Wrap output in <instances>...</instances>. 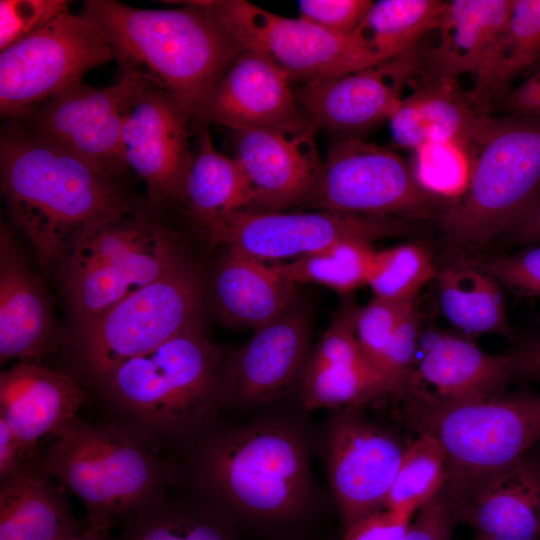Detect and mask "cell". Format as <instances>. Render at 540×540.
<instances>
[{
    "label": "cell",
    "instance_id": "cell-48",
    "mask_svg": "<svg viewBox=\"0 0 540 540\" xmlns=\"http://www.w3.org/2000/svg\"><path fill=\"white\" fill-rule=\"evenodd\" d=\"M501 358L513 378L540 383V338L517 346Z\"/></svg>",
    "mask_w": 540,
    "mask_h": 540
},
{
    "label": "cell",
    "instance_id": "cell-11",
    "mask_svg": "<svg viewBox=\"0 0 540 540\" xmlns=\"http://www.w3.org/2000/svg\"><path fill=\"white\" fill-rule=\"evenodd\" d=\"M438 197L422 187L399 154L348 135L328 151L307 206L415 221L440 214Z\"/></svg>",
    "mask_w": 540,
    "mask_h": 540
},
{
    "label": "cell",
    "instance_id": "cell-34",
    "mask_svg": "<svg viewBox=\"0 0 540 540\" xmlns=\"http://www.w3.org/2000/svg\"><path fill=\"white\" fill-rule=\"evenodd\" d=\"M300 383L301 401L307 409H355L392 395L387 380L370 361L353 365L307 364Z\"/></svg>",
    "mask_w": 540,
    "mask_h": 540
},
{
    "label": "cell",
    "instance_id": "cell-20",
    "mask_svg": "<svg viewBox=\"0 0 540 540\" xmlns=\"http://www.w3.org/2000/svg\"><path fill=\"white\" fill-rule=\"evenodd\" d=\"M254 331L227 364L228 402L242 406L270 402L301 382L311 355L309 317L294 304Z\"/></svg>",
    "mask_w": 540,
    "mask_h": 540
},
{
    "label": "cell",
    "instance_id": "cell-43",
    "mask_svg": "<svg viewBox=\"0 0 540 540\" xmlns=\"http://www.w3.org/2000/svg\"><path fill=\"white\" fill-rule=\"evenodd\" d=\"M419 318L413 308L403 319L388 346L376 363L391 393L404 397L419 346Z\"/></svg>",
    "mask_w": 540,
    "mask_h": 540
},
{
    "label": "cell",
    "instance_id": "cell-38",
    "mask_svg": "<svg viewBox=\"0 0 540 540\" xmlns=\"http://www.w3.org/2000/svg\"><path fill=\"white\" fill-rule=\"evenodd\" d=\"M416 152L414 173L423 188L444 197L465 192L470 173L465 170L455 144L429 143Z\"/></svg>",
    "mask_w": 540,
    "mask_h": 540
},
{
    "label": "cell",
    "instance_id": "cell-7",
    "mask_svg": "<svg viewBox=\"0 0 540 540\" xmlns=\"http://www.w3.org/2000/svg\"><path fill=\"white\" fill-rule=\"evenodd\" d=\"M461 200L440 217L448 240L484 244L507 234L540 200V119L487 116Z\"/></svg>",
    "mask_w": 540,
    "mask_h": 540
},
{
    "label": "cell",
    "instance_id": "cell-15",
    "mask_svg": "<svg viewBox=\"0 0 540 540\" xmlns=\"http://www.w3.org/2000/svg\"><path fill=\"white\" fill-rule=\"evenodd\" d=\"M405 447L355 409H343L333 418L326 435V459L344 531L384 509Z\"/></svg>",
    "mask_w": 540,
    "mask_h": 540
},
{
    "label": "cell",
    "instance_id": "cell-2",
    "mask_svg": "<svg viewBox=\"0 0 540 540\" xmlns=\"http://www.w3.org/2000/svg\"><path fill=\"white\" fill-rule=\"evenodd\" d=\"M1 189L38 263L62 262L90 227L134 209L113 179L10 120L0 139Z\"/></svg>",
    "mask_w": 540,
    "mask_h": 540
},
{
    "label": "cell",
    "instance_id": "cell-42",
    "mask_svg": "<svg viewBox=\"0 0 540 540\" xmlns=\"http://www.w3.org/2000/svg\"><path fill=\"white\" fill-rule=\"evenodd\" d=\"M469 262L517 295L540 296V246L533 245L511 255Z\"/></svg>",
    "mask_w": 540,
    "mask_h": 540
},
{
    "label": "cell",
    "instance_id": "cell-50",
    "mask_svg": "<svg viewBox=\"0 0 540 540\" xmlns=\"http://www.w3.org/2000/svg\"><path fill=\"white\" fill-rule=\"evenodd\" d=\"M512 242L523 245L540 243V200L517 227L506 234Z\"/></svg>",
    "mask_w": 540,
    "mask_h": 540
},
{
    "label": "cell",
    "instance_id": "cell-10",
    "mask_svg": "<svg viewBox=\"0 0 540 540\" xmlns=\"http://www.w3.org/2000/svg\"><path fill=\"white\" fill-rule=\"evenodd\" d=\"M114 59L102 30L66 11L0 53V112L21 121L89 70Z\"/></svg>",
    "mask_w": 540,
    "mask_h": 540
},
{
    "label": "cell",
    "instance_id": "cell-9",
    "mask_svg": "<svg viewBox=\"0 0 540 540\" xmlns=\"http://www.w3.org/2000/svg\"><path fill=\"white\" fill-rule=\"evenodd\" d=\"M201 304L200 278L184 260L77 328L75 360L80 370L100 386L122 362L198 327Z\"/></svg>",
    "mask_w": 540,
    "mask_h": 540
},
{
    "label": "cell",
    "instance_id": "cell-45",
    "mask_svg": "<svg viewBox=\"0 0 540 540\" xmlns=\"http://www.w3.org/2000/svg\"><path fill=\"white\" fill-rule=\"evenodd\" d=\"M455 510L443 489L425 503L401 540H452Z\"/></svg>",
    "mask_w": 540,
    "mask_h": 540
},
{
    "label": "cell",
    "instance_id": "cell-31",
    "mask_svg": "<svg viewBox=\"0 0 540 540\" xmlns=\"http://www.w3.org/2000/svg\"><path fill=\"white\" fill-rule=\"evenodd\" d=\"M540 62V0H513L502 34L468 98L484 108L509 91L510 83Z\"/></svg>",
    "mask_w": 540,
    "mask_h": 540
},
{
    "label": "cell",
    "instance_id": "cell-19",
    "mask_svg": "<svg viewBox=\"0 0 540 540\" xmlns=\"http://www.w3.org/2000/svg\"><path fill=\"white\" fill-rule=\"evenodd\" d=\"M418 66L416 50L361 70L299 85L293 91L319 129L350 134L389 119Z\"/></svg>",
    "mask_w": 540,
    "mask_h": 540
},
{
    "label": "cell",
    "instance_id": "cell-3",
    "mask_svg": "<svg viewBox=\"0 0 540 540\" xmlns=\"http://www.w3.org/2000/svg\"><path fill=\"white\" fill-rule=\"evenodd\" d=\"M227 364L198 326L122 362L99 388L121 423L159 445H191L228 403Z\"/></svg>",
    "mask_w": 540,
    "mask_h": 540
},
{
    "label": "cell",
    "instance_id": "cell-24",
    "mask_svg": "<svg viewBox=\"0 0 540 540\" xmlns=\"http://www.w3.org/2000/svg\"><path fill=\"white\" fill-rule=\"evenodd\" d=\"M513 0L447 1L438 43L424 57L418 72L427 79L451 84L463 74L482 72L508 21Z\"/></svg>",
    "mask_w": 540,
    "mask_h": 540
},
{
    "label": "cell",
    "instance_id": "cell-32",
    "mask_svg": "<svg viewBox=\"0 0 540 540\" xmlns=\"http://www.w3.org/2000/svg\"><path fill=\"white\" fill-rule=\"evenodd\" d=\"M117 540H239L233 519L204 501H173L168 495L123 523Z\"/></svg>",
    "mask_w": 540,
    "mask_h": 540
},
{
    "label": "cell",
    "instance_id": "cell-30",
    "mask_svg": "<svg viewBox=\"0 0 540 540\" xmlns=\"http://www.w3.org/2000/svg\"><path fill=\"white\" fill-rule=\"evenodd\" d=\"M441 310L456 327L472 334L512 337L500 284L471 264L451 265L438 274Z\"/></svg>",
    "mask_w": 540,
    "mask_h": 540
},
{
    "label": "cell",
    "instance_id": "cell-28",
    "mask_svg": "<svg viewBox=\"0 0 540 540\" xmlns=\"http://www.w3.org/2000/svg\"><path fill=\"white\" fill-rule=\"evenodd\" d=\"M295 285L274 265L227 250L215 274V302L227 323L255 330L293 304Z\"/></svg>",
    "mask_w": 540,
    "mask_h": 540
},
{
    "label": "cell",
    "instance_id": "cell-51",
    "mask_svg": "<svg viewBox=\"0 0 540 540\" xmlns=\"http://www.w3.org/2000/svg\"><path fill=\"white\" fill-rule=\"evenodd\" d=\"M110 530V526H93L87 524L85 530L80 534L61 540H110Z\"/></svg>",
    "mask_w": 540,
    "mask_h": 540
},
{
    "label": "cell",
    "instance_id": "cell-14",
    "mask_svg": "<svg viewBox=\"0 0 540 540\" xmlns=\"http://www.w3.org/2000/svg\"><path fill=\"white\" fill-rule=\"evenodd\" d=\"M145 85L126 74L106 87L80 81L17 122L38 139L72 154L114 180L128 167L123 153V129Z\"/></svg>",
    "mask_w": 540,
    "mask_h": 540
},
{
    "label": "cell",
    "instance_id": "cell-26",
    "mask_svg": "<svg viewBox=\"0 0 540 540\" xmlns=\"http://www.w3.org/2000/svg\"><path fill=\"white\" fill-rule=\"evenodd\" d=\"M35 457L0 478V540H61L87 527Z\"/></svg>",
    "mask_w": 540,
    "mask_h": 540
},
{
    "label": "cell",
    "instance_id": "cell-21",
    "mask_svg": "<svg viewBox=\"0 0 540 540\" xmlns=\"http://www.w3.org/2000/svg\"><path fill=\"white\" fill-rule=\"evenodd\" d=\"M86 396L68 373L20 361L0 374V420L28 451L77 418Z\"/></svg>",
    "mask_w": 540,
    "mask_h": 540
},
{
    "label": "cell",
    "instance_id": "cell-53",
    "mask_svg": "<svg viewBox=\"0 0 540 540\" xmlns=\"http://www.w3.org/2000/svg\"><path fill=\"white\" fill-rule=\"evenodd\" d=\"M473 540H482V539L479 537H475Z\"/></svg>",
    "mask_w": 540,
    "mask_h": 540
},
{
    "label": "cell",
    "instance_id": "cell-35",
    "mask_svg": "<svg viewBox=\"0 0 540 540\" xmlns=\"http://www.w3.org/2000/svg\"><path fill=\"white\" fill-rule=\"evenodd\" d=\"M375 253L369 242L348 240L273 265L294 284L314 283L346 294L367 284Z\"/></svg>",
    "mask_w": 540,
    "mask_h": 540
},
{
    "label": "cell",
    "instance_id": "cell-4",
    "mask_svg": "<svg viewBox=\"0 0 540 540\" xmlns=\"http://www.w3.org/2000/svg\"><path fill=\"white\" fill-rule=\"evenodd\" d=\"M191 473L206 500L233 519L288 523L308 508L307 447L293 428L259 422L213 426L191 444Z\"/></svg>",
    "mask_w": 540,
    "mask_h": 540
},
{
    "label": "cell",
    "instance_id": "cell-39",
    "mask_svg": "<svg viewBox=\"0 0 540 540\" xmlns=\"http://www.w3.org/2000/svg\"><path fill=\"white\" fill-rule=\"evenodd\" d=\"M413 304L374 297L359 308L355 325L357 340L375 368L397 328L414 308Z\"/></svg>",
    "mask_w": 540,
    "mask_h": 540
},
{
    "label": "cell",
    "instance_id": "cell-16",
    "mask_svg": "<svg viewBox=\"0 0 540 540\" xmlns=\"http://www.w3.org/2000/svg\"><path fill=\"white\" fill-rule=\"evenodd\" d=\"M188 112L169 94L146 84L127 116L122 144L125 162L144 181L157 207L182 203L193 156Z\"/></svg>",
    "mask_w": 540,
    "mask_h": 540
},
{
    "label": "cell",
    "instance_id": "cell-17",
    "mask_svg": "<svg viewBox=\"0 0 540 540\" xmlns=\"http://www.w3.org/2000/svg\"><path fill=\"white\" fill-rule=\"evenodd\" d=\"M318 130L313 124L302 130L235 131L234 158L253 192L251 211L276 212L309 203L323 166Z\"/></svg>",
    "mask_w": 540,
    "mask_h": 540
},
{
    "label": "cell",
    "instance_id": "cell-37",
    "mask_svg": "<svg viewBox=\"0 0 540 540\" xmlns=\"http://www.w3.org/2000/svg\"><path fill=\"white\" fill-rule=\"evenodd\" d=\"M436 275L430 252L408 243L375 253L367 285L376 298L414 303L420 289Z\"/></svg>",
    "mask_w": 540,
    "mask_h": 540
},
{
    "label": "cell",
    "instance_id": "cell-52",
    "mask_svg": "<svg viewBox=\"0 0 540 540\" xmlns=\"http://www.w3.org/2000/svg\"><path fill=\"white\" fill-rule=\"evenodd\" d=\"M531 451L540 462V441L535 445V447Z\"/></svg>",
    "mask_w": 540,
    "mask_h": 540
},
{
    "label": "cell",
    "instance_id": "cell-8",
    "mask_svg": "<svg viewBox=\"0 0 540 540\" xmlns=\"http://www.w3.org/2000/svg\"><path fill=\"white\" fill-rule=\"evenodd\" d=\"M184 260L174 234L135 210L90 227L61 262L77 328Z\"/></svg>",
    "mask_w": 540,
    "mask_h": 540
},
{
    "label": "cell",
    "instance_id": "cell-46",
    "mask_svg": "<svg viewBox=\"0 0 540 540\" xmlns=\"http://www.w3.org/2000/svg\"><path fill=\"white\" fill-rule=\"evenodd\" d=\"M412 516L385 508L375 511L347 528L343 540H401Z\"/></svg>",
    "mask_w": 540,
    "mask_h": 540
},
{
    "label": "cell",
    "instance_id": "cell-40",
    "mask_svg": "<svg viewBox=\"0 0 540 540\" xmlns=\"http://www.w3.org/2000/svg\"><path fill=\"white\" fill-rule=\"evenodd\" d=\"M68 6L66 0H1L0 51L37 33Z\"/></svg>",
    "mask_w": 540,
    "mask_h": 540
},
{
    "label": "cell",
    "instance_id": "cell-44",
    "mask_svg": "<svg viewBox=\"0 0 540 540\" xmlns=\"http://www.w3.org/2000/svg\"><path fill=\"white\" fill-rule=\"evenodd\" d=\"M369 0H302L299 18L340 35H354L372 5Z\"/></svg>",
    "mask_w": 540,
    "mask_h": 540
},
{
    "label": "cell",
    "instance_id": "cell-41",
    "mask_svg": "<svg viewBox=\"0 0 540 540\" xmlns=\"http://www.w3.org/2000/svg\"><path fill=\"white\" fill-rule=\"evenodd\" d=\"M359 306L345 303L311 352L308 364L353 365L369 361L362 352L356 336Z\"/></svg>",
    "mask_w": 540,
    "mask_h": 540
},
{
    "label": "cell",
    "instance_id": "cell-5",
    "mask_svg": "<svg viewBox=\"0 0 540 540\" xmlns=\"http://www.w3.org/2000/svg\"><path fill=\"white\" fill-rule=\"evenodd\" d=\"M43 456L44 470L85 505L86 522L113 526L167 496L180 470L158 453L159 444L120 421L78 417Z\"/></svg>",
    "mask_w": 540,
    "mask_h": 540
},
{
    "label": "cell",
    "instance_id": "cell-6",
    "mask_svg": "<svg viewBox=\"0 0 540 540\" xmlns=\"http://www.w3.org/2000/svg\"><path fill=\"white\" fill-rule=\"evenodd\" d=\"M405 417L446 455L443 491L454 510L486 478L540 441V393L520 391L459 401L407 397Z\"/></svg>",
    "mask_w": 540,
    "mask_h": 540
},
{
    "label": "cell",
    "instance_id": "cell-1",
    "mask_svg": "<svg viewBox=\"0 0 540 540\" xmlns=\"http://www.w3.org/2000/svg\"><path fill=\"white\" fill-rule=\"evenodd\" d=\"M81 14L102 30L122 74L169 94L193 122L244 50L202 0L176 9L87 0Z\"/></svg>",
    "mask_w": 540,
    "mask_h": 540
},
{
    "label": "cell",
    "instance_id": "cell-27",
    "mask_svg": "<svg viewBox=\"0 0 540 540\" xmlns=\"http://www.w3.org/2000/svg\"><path fill=\"white\" fill-rule=\"evenodd\" d=\"M471 103L451 84L428 79L401 99L389 118L392 136L398 145L414 150L436 142L475 143L487 115L476 113Z\"/></svg>",
    "mask_w": 540,
    "mask_h": 540
},
{
    "label": "cell",
    "instance_id": "cell-25",
    "mask_svg": "<svg viewBox=\"0 0 540 540\" xmlns=\"http://www.w3.org/2000/svg\"><path fill=\"white\" fill-rule=\"evenodd\" d=\"M512 378L501 356L485 353L464 337L435 333L421 345L406 391L424 382L431 392L407 397L459 401L504 392Z\"/></svg>",
    "mask_w": 540,
    "mask_h": 540
},
{
    "label": "cell",
    "instance_id": "cell-49",
    "mask_svg": "<svg viewBox=\"0 0 540 540\" xmlns=\"http://www.w3.org/2000/svg\"><path fill=\"white\" fill-rule=\"evenodd\" d=\"M34 457V453L24 448L7 424L0 420V478L16 472Z\"/></svg>",
    "mask_w": 540,
    "mask_h": 540
},
{
    "label": "cell",
    "instance_id": "cell-29",
    "mask_svg": "<svg viewBox=\"0 0 540 540\" xmlns=\"http://www.w3.org/2000/svg\"><path fill=\"white\" fill-rule=\"evenodd\" d=\"M182 203L197 224L254 208L253 192L242 167L234 157L215 148L207 126L200 128L198 150L185 177Z\"/></svg>",
    "mask_w": 540,
    "mask_h": 540
},
{
    "label": "cell",
    "instance_id": "cell-36",
    "mask_svg": "<svg viewBox=\"0 0 540 540\" xmlns=\"http://www.w3.org/2000/svg\"><path fill=\"white\" fill-rule=\"evenodd\" d=\"M446 455L428 434H418L403 452L384 508L413 515L444 487Z\"/></svg>",
    "mask_w": 540,
    "mask_h": 540
},
{
    "label": "cell",
    "instance_id": "cell-12",
    "mask_svg": "<svg viewBox=\"0 0 540 540\" xmlns=\"http://www.w3.org/2000/svg\"><path fill=\"white\" fill-rule=\"evenodd\" d=\"M243 49L254 51L300 85L383 62L355 35L329 32L244 0H202Z\"/></svg>",
    "mask_w": 540,
    "mask_h": 540
},
{
    "label": "cell",
    "instance_id": "cell-22",
    "mask_svg": "<svg viewBox=\"0 0 540 540\" xmlns=\"http://www.w3.org/2000/svg\"><path fill=\"white\" fill-rule=\"evenodd\" d=\"M59 341L45 288L9 229H0V360L26 361L51 352Z\"/></svg>",
    "mask_w": 540,
    "mask_h": 540
},
{
    "label": "cell",
    "instance_id": "cell-13",
    "mask_svg": "<svg viewBox=\"0 0 540 540\" xmlns=\"http://www.w3.org/2000/svg\"><path fill=\"white\" fill-rule=\"evenodd\" d=\"M213 244L266 263L300 258L348 240L372 241L406 236L413 220L314 212L241 211L198 223Z\"/></svg>",
    "mask_w": 540,
    "mask_h": 540
},
{
    "label": "cell",
    "instance_id": "cell-18",
    "mask_svg": "<svg viewBox=\"0 0 540 540\" xmlns=\"http://www.w3.org/2000/svg\"><path fill=\"white\" fill-rule=\"evenodd\" d=\"M234 131L302 130L312 126L296 100L291 82L262 55L244 49L223 75L198 117Z\"/></svg>",
    "mask_w": 540,
    "mask_h": 540
},
{
    "label": "cell",
    "instance_id": "cell-47",
    "mask_svg": "<svg viewBox=\"0 0 540 540\" xmlns=\"http://www.w3.org/2000/svg\"><path fill=\"white\" fill-rule=\"evenodd\" d=\"M499 100L500 107L508 114L540 119V66Z\"/></svg>",
    "mask_w": 540,
    "mask_h": 540
},
{
    "label": "cell",
    "instance_id": "cell-23",
    "mask_svg": "<svg viewBox=\"0 0 540 540\" xmlns=\"http://www.w3.org/2000/svg\"><path fill=\"white\" fill-rule=\"evenodd\" d=\"M482 540H540V462L532 451L484 479L455 510Z\"/></svg>",
    "mask_w": 540,
    "mask_h": 540
},
{
    "label": "cell",
    "instance_id": "cell-33",
    "mask_svg": "<svg viewBox=\"0 0 540 540\" xmlns=\"http://www.w3.org/2000/svg\"><path fill=\"white\" fill-rule=\"evenodd\" d=\"M446 4L442 0L373 2L354 35L383 61L415 52L422 38L438 29Z\"/></svg>",
    "mask_w": 540,
    "mask_h": 540
}]
</instances>
